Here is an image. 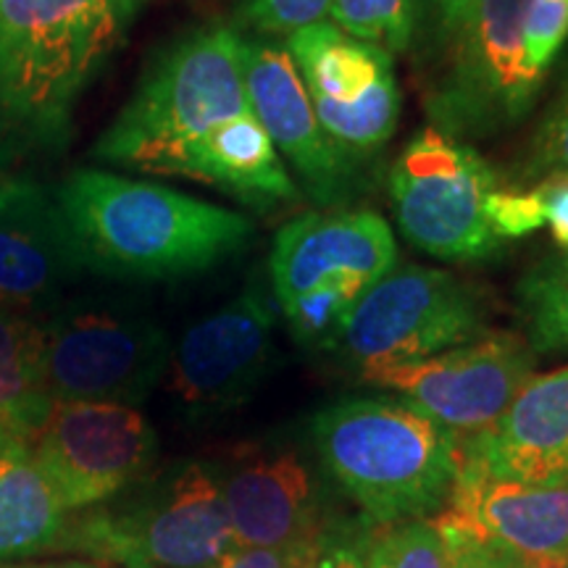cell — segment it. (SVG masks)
<instances>
[{
	"instance_id": "obj_16",
	"label": "cell",
	"mask_w": 568,
	"mask_h": 568,
	"mask_svg": "<svg viewBox=\"0 0 568 568\" xmlns=\"http://www.w3.org/2000/svg\"><path fill=\"white\" fill-rule=\"evenodd\" d=\"M209 464L237 548H293L332 537L322 489L293 447L245 443Z\"/></svg>"
},
{
	"instance_id": "obj_33",
	"label": "cell",
	"mask_w": 568,
	"mask_h": 568,
	"mask_svg": "<svg viewBox=\"0 0 568 568\" xmlns=\"http://www.w3.org/2000/svg\"><path fill=\"white\" fill-rule=\"evenodd\" d=\"M468 548L477 552L487 568H568V556H518V552L477 548V545H468Z\"/></svg>"
},
{
	"instance_id": "obj_23",
	"label": "cell",
	"mask_w": 568,
	"mask_h": 568,
	"mask_svg": "<svg viewBox=\"0 0 568 568\" xmlns=\"http://www.w3.org/2000/svg\"><path fill=\"white\" fill-rule=\"evenodd\" d=\"M516 311L531 351L568 355V251L545 255L518 280Z\"/></svg>"
},
{
	"instance_id": "obj_4",
	"label": "cell",
	"mask_w": 568,
	"mask_h": 568,
	"mask_svg": "<svg viewBox=\"0 0 568 568\" xmlns=\"http://www.w3.org/2000/svg\"><path fill=\"white\" fill-rule=\"evenodd\" d=\"M245 111L251 101L243 34L213 21L153 53L132 98L98 138L92 159L174 176L176 163L197 140Z\"/></svg>"
},
{
	"instance_id": "obj_2",
	"label": "cell",
	"mask_w": 568,
	"mask_h": 568,
	"mask_svg": "<svg viewBox=\"0 0 568 568\" xmlns=\"http://www.w3.org/2000/svg\"><path fill=\"white\" fill-rule=\"evenodd\" d=\"M124 27L113 0H0V159L67 145Z\"/></svg>"
},
{
	"instance_id": "obj_3",
	"label": "cell",
	"mask_w": 568,
	"mask_h": 568,
	"mask_svg": "<svg viewBox=\"0 0 568 568\" xmlns=\"http://www.w3.org/2000/svg\"><path fill=\"white\" fill-rule=\"evenodd\" d=\"M311 443L324 471L379 527L437 516L458 479L456 439L400 397H347L316 410Z\"/></svg>"
},
{
	"instance_id": "obj_28",
	"label": "cell",
	"mask_w": 568,
	"mask_h": 568,
	"mask_svg": "<svg viewBox=\"0 0 568 568\" xmlns=\"http://www.w3.org/2000/svg\"><path fill=\"white\" fill-rule=\"evenodd\" d=\"M332 0H243L237 19L258 38L287 40L303 27L329 17Z\"/></svg>"
},
{
	"instance_id": "obj_10",
	"label": "cell",
	"mask_w": 568,
	"mask_h": 568,
	"mask_svg": "<svg viewBox=\"0 0 568 568\" xmlns=\"http://www.w3.org/2000/svg\"><path fill=\"white\" fill-rule=\"evenodd\" d=\"M477 290L443 268L395 266L353 305L326 351L358 372L414 364L485 335Z\"/></svg>"
},
{
	"instance_id": "obj_31",
	"label": "cell",
	"mask_w": 568,
	"mask_h": 568,
	"mask_svg": "<svg viewBox=\"0 0 568 568\" xmlns=\"http://www.w3.org/2000/svg\"><path fill=\"white\" fill-rule=\"evenodd\" d=\"M329 539L316 545H293V548H237L213 568H305Z\"/></svg>"
},
{
	"instance_id": "obj_30",
	"label": "cell",
	"mask_w": 568,
	"mask_h": 568,
	"mask_svg": "<svg viewBox=\"0 0 568 568\" xmlns=\"http://www.w3.org/2000/svg\"><path fill=\"white\" fill-rule=\"evenodd\" d=\"M487 219L493 232L500 240L508 237H527V234L537 232L539 226H545V213L539 205V197L535 190H503L497 187L489 195L487 203Z\"/></svg>"
},
{
	"instance_id": "obj_18",
	"label": "cell",
	"mask_w": 568,
	"mask_h": 568,
	"mask_svg": "<svg viewBox=\"0 0 568 568\" xmlns=\"http://www.w3.org/2000/svg\"><path fill=\"white\" fill-rule=\"evenodd\" d=\"M80 274L55 190L11 180L0 190V308L38 316Z\"/></svg>"
},
{
	"instance_id": "obj_21",
	"label": "cell",
	"mask_w": 568,
	"mask_h": 568,
	"mask_svg": "<svg viewBox=\"0 0 568 568\" xmlns=\"http://www.w3.org/2000/svg\"><path fill=\"white\" fill-rule=\"evenodd\" d=\"M51 408L42 364V318L0 308V429L27 447Z\"/></svg>"
},
{
	"instance_id": "obj_5",
	"label": "cell",
	"mask_w": 568,
	"mask_h": 568,
	"mask_svg": "<svg viewBox=\"0 0 568 568\" xmlns=\"http://www.w3.org/2000/svg\"><path fill=\"white\" fill-rule=\"evenodd\" d=\"M53 548L119 568H213L237 545L211 464L187 460L67 521Z\"/></svg>"
},
{
	"instance_id": "obj_20",
	"label": "cell",
	"mask_w": 568,
	"mask_h": 568,
	"mask_svg": "<svg viewBox=\"0 0 568 568\" xmlns=\"http://www.w3.org/2000/svg\"><path fill=\"white\" fill-rule=\"evenodd\" d=\"M174 176L205 182L251 209L295 203L301 190L253 109L219 124L176 163Z\"/></svg>"
},
{
	"instance_id": "obj_19",
	"label": "cell",
	"mask_w": 568,
	"mask_h": 568,
	"mask_svg": "<svg viewBox=\"0 0 568 568\" xmlns=\"http://www.w3.org/2000/svg\"><path fill=\"white\" fill-rule=\"evenodd\" d=\"M458 458L497 479L568 487V366L531 376L493 429L458 443Z\"/></svg>"
},
{
	"instance_id": "obj_17",
	"label": "cell",
	"mask_w": 568,
	"mask_h": 568,
	"mask_svg": "<svg viewBox=\"0 0 568 568\" xmlns=\"http://www.w3.org/2000/svg\"><path fill=\"white\" fill-rule=\"evenodd\" d=\"M432 524L447 539L518 556H568V487L489 477L460 460L458 479Z\"/></svg>"
},
{
	"instance_id": "obj_14",
	"label": "cell",
	"mask_w": 568,
	"mask_h": 568,
	"mask_svg": "<svg viewBox=\"0 0 568 568\" xmlns=\"http://www.w3.org/2000/svg\"><path fill=\"white\" fill-rule=\"evenodd\" d=\"M276 351V311L264 280L190 324L172 345L169 393L190 416H222L253 397Z\"/></svg>"
},
{
	"instance_id": "obj_8",
	"label": "cell",
	"mask_w": 568,
	"mask_h": 568,
	"mask_svg": "<svg viewBox=\"0 0 568 568\" xmlns=\"http://www.w3.org/2000/svg\"><path fill=\"white\" fill-rule=\"evenodd\" d=\"M403 237L439 261H485L503 247L489 226V195L500 187L477 148L424 124L387 174Z\"/></svg>"
},
{
	"instance_id": "obj_11",
	"label": "cell",
	"mask_w": 568,
	"mask_h": 568,
	"mask_svg": "<svg viewBox=\"0 0 568 568\" xmlns=\"http://www.w3.org/2000/svg\"><path fill=\"white\" fill-rule=\"evenodd\" d=\"M537 353L510 332H485L471 343L414 364L366 368V385L389 389L466 443L500 422L535 376Z\"/></svg>"
},
{
	"instance_id": "obj_25",
	"label": "cell",
	"mask_w": 568,
	"mask_h": 568,
	"mask_svg": "<svg viewBox=\"0 0 568 568\" xmlns=\"http://www.w3.org/2000/svg\"><path fill=\"white\" fill-rule=\"evenodd\" d=\"M364 568H447V542L432 518L389 524L361 550Z\"/></svg>"
},
{
	"instance_id": "obj_39",
	"label": "cell",
	"mask_w": 568,
	"mask_h": 568,
	"mask_svg": "<svg viewBox=\"0 0 568 568\" xmlns=\"http://www.w3.org/2000/svg\"><path fill=\"white\" fill-rule=\"evenodd\" d=\"M9 182H11V176H6L3 172H0V190H3Z\"/></svg>"
},
{
	"instance_id": "obj_36",
	"label": "cell",
	"mask_w": 568,
	"mask_h": 568,
	"mask_svg": "<svg viewBox=\"0 0 568 568\" xmlns=\"http://www.w3.org/2000/svg\"><path fill=\"white\" fill-rule=\"evenodd\" d=\"M140 3L142 0H113V6H116L119 11H122V17L130 21L134 13H138V9H140Z\"/></svg>"
},
{
	"instance_id": "obj_9",
	"label": "cell",
	"mask_w": 568,
	"mask_h": 568,
	"mask_svg": "<svg viewBox=\"0 0 568 568\" xmlns=\"http://www.w3.org/2000/svg\"><path fill=\"white\" fill-rule=\"evenodd\" d=\"M172 343L124 303H71L42 318V364L53 403L138 408L166 376Z\"/></svg>"
},
{
	"instance_id": "obj_1",
	"label": "cell",
	"mask_w": 568,
	"mask_h": 568,
	"mask_svg": "<svg viewBox=\"0 0 568 568\" xmlns=\"http://www.w3.org/2000/svg\"><path fill=\"white\" fill-rule=\"evenodd\" d=\"M82 272L111 280H180L240 255L253 224L166 184L77 169L55 187Z\"/></svg>"
},
{
	"instance_id": "obj_35",
	"label": "cell",
	"mask_w": 568,
	"mask_h": 568,
	"mask_svg": "<svg viewBox=\"0 0 568 568\" xmlns=\"http://www.w3.org/2000/svg\"><path fill=\"white\" fill-rule=\"evenodd\" d=\"M447 568H487L481 564L477 552L468 548L466 542H458V539H447Z\"/></svg>"
},
{
	"instance_id": "obj_7",
	"label": "cell",
	"mask_w": 568,
	"mask_h": 568,
	"mask_svg": "<svg viewBox=\"0 0 568 568\" xmlns=\"http://www.w3.org/2000/svg\"><path fill=\"white\" fill-rule=\"evenodd\" d=\"M529 0H479L443 59L424 77L429 124L471 145L514 130L535 109L548 77L524 48Z\"/></svg>"
},
{
	"instance_id": "obj_22",
	"label": "cell",
	"mask_w": 568,
	"mask_h": 568,
	"mask_svg": "<svg viewBox=\"0 0 568 568\" xmlns=\"http://www.w3.org/2000/svg\"><path fill=\"white\" fill-rule=\"evenodd\" d=\"M63 524L67 510L30 450L0 453V560L51 550Z\"/></svg>"
},
{
	"instance_id": "obj_24",
	"label": "cell",
	"mask_w": 568,
	"mask_h": 568,
	"mask_svg": "<svg viewBox=\"0 0 568 568\" xmlns=\"http://www.w3.org/2000/svg\"><path fill=\"white\" fill-rule=\"evenodd\" d=\"M329 21L393 55L410 51L414 0H332Z\"/></svg>"
},
{
	"instance_id": "obj_29",
	"label": "cell",
	"mask_w": 568,
	"mask_h": 568,
	"mask_svg": "<svg viewBox=\"0 0 568 568\" xmlns=\"http://www.w3.org/2000/svg\"><path fill=\"white\" fill-rule=\"evenodd\" d=\"M568 40V0H529L524 11V48L535 71L550 74Z\"/></svg>"
},
{
	"instance_id": "obj_32",
	"label": "cell",
	"mask_w": 568,
	"mask_h": 568,
	"mask_svg": "<svg viewBox=\"0 0 568 568\" xmlns=\"http://www.w3.org/2000/svg\"><path fill=\"white\" fill-rule=\"evenodd\" d=\"M535 195L539 197L552 240L560 251H568V174H548L535 182Z\"/></svg>"
},
{
	"instance_id": "obj_37",
	"label": "cell",
	"mask_w": 568,
	"mask_h": 568,
	"mask_svg": "<svg viewBox=\"0 0 568 568\" xmlns=\"http://www.w3.org/2000/svg\"><path fill=\"white\" fill-rule=\"evenodd\" d=\"M19 568H109V566L84 564V560H69V564H42V566H19Z\"/></svg>"
},
{
	"instance_id": "obj_27",
	"label": "cell",
	"mask_w": 568,
	"mask_h": 568,
	"mask_svg": "<svg viewBox=\"0 0 568 568\" xmlns=\"http://www.w3.org/2000/svg\"><path fill=\"white\" fill-rule=\"evenodd\" d=\"M479 0H414V38L410 55L422 69H435L468 13Z\"/></svg>"
},
{
	"instance_id": "obj_38",
	"label": "cell",
	"mask_w": 568,
	"mask_h": 568,
	"mask_svg": "<svg viewBox=\"0 0 568 568\" xmlns=\"http://www.w3.org/2000/svg\"><path fill=\"white\" fill-rule=\"evenodd\" d=\"M11 450H27V447L17 443V439H13L9 432L0 429V453H11Z\"/></svg>"
},
{
	"instance_id": "obj_34",
	"label": "cell",
	"mask_w": 568,
	"mask_h": 568,
	"mask_svg": "<svg viewBox=\"0 0 568 568\" xmlns=\"http://www.w3.org/2000/svg\"><path fill=\"white\" fill-rule=\"evenodd\" d=\"M361 550L364 548H358V545L347 542V539L335 535L305 568H364Z\"/></svg>"
},
{
	"instance_id": "obj_6",
	"label": "cell",
	"mask_w": 568,
	"mask_h": 568,
	"mask_svg": "<svg viewBox=\"0 0 568 568\" xmlns=\"http://www.w3.org/2000/svg\"><path fill=\"white\" fill-rule=\"evenodd\" d=\"M397 266L389 224L376 211H311L276 232L268 276L301 345L329 347L353 305Z\"/></svg>"
},
{
	"instance_id": "obj_12",
	"label": "cell",
	"mask_w": 568,
	"mask_h": 568,
	"mask_svg": "<svg viewBox=\"0 0 568 568\" xmlns=\"http://www.w3.org/2000/svg\"><path fill=\"white\" fill-rule=\"evenodd\" d=\"M67 514L113 500L153 474L159 435L132 406L53 403L27 445Z\"/></svg>"
},
{
	"instance_id": "obj_15",
	"label": "cell",
	"mask_w": 568,
	"mask_h": 568,
	"mask_svg": "<svg viewBox=\"0 0 568 568\" xmlns=\"http://www.w3.org/2000/svg\"><path fill=\"white\" fill-rule=\"evenodd\" d=\"M243 74L255 119L303 193L324 211L345 209L364 190V161L324 132L284 42L243 34Z\"/></svg>"
},
{
	"instance_id": "obj_13",
	"label": "cell",
	"mask_w": 568,
	"mask_h": 568,
	"mask_svg": "<svg viewBox=\"0 0 568 568\" xmlns=\"http://www.w3.org/2000/svg\"><path fill=\"white\" fill-rule=\"evenodd\" d=\"M324 132L364 161L393 140L400 122L395 59L335 21H316L284 40Z\"/></svg>"
},
{
	"instance_id": "obj_26",
	"label": "cell",
	"mask_w": 568,
	"mask_h": 568,
	"mask_svg": "<svg viewBox=\"0 0 568 568\" xmlns=\"http://www.w3.org/2000/svg\"><path fill=\"white\" fill-rule=\"evenodd\" d=\"M548 174H568V80L539 119L527 153L518 163V182L514 184L516 190H527Z\"/></svg>"
}]
</instances>
